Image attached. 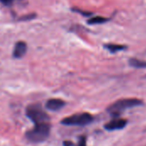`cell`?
I'll return each instance as SVG.
<instances>
[{
  "label": "cell",
  "instance_id": "cell-3",
  "mask_svg": "<svg viewBox=\"0 0 146 146\" xmlns=\"http://www.w3.org/2000/svg\"><path fill=\"white\" fill-rule=\"evenodd\" d=\"M27 116L36 125L48 122L50 116L43 110L40 104H31L26 110Z\"/></svg>",
  "mask_w": 146,
  "mask_h": 146
},
{
  "label": "cell",
  "instance_id": "cell-12",
  "mask_svg": "<svg viewBox=\"0 0 146 146\" xmlns=\"http://www.w3.org/2000/svg\"><path fill=\"white\" fill-rule=\"evenodd\" d=\"M15 0H0V2L4 5H10Z\"/></svg>",
  "mask_w": 146,
  "mask_h": 146
},
{
  "label": "cell",
  "instance_id": "cell-4",
  "mask_svg": "<svg viewBox=\"0 0 146 146\" xmlns=\"http://www.w3.org/2000/svg\"><path fill=\"white\" fill-rule=\"evenodd\" d=\"M93 121V116L89 113L75 114L68 117H65L61 123L65 126H86Z\"/></svg>",
  "mask_w": 146,
  "mask_h": 146
},
{
  "label": "cell",
  "instance_id": "cell-13",
  "mask_svg": "<svg viewBox=\"0 0 146 146\" xmlns=\"http://www.w3.org/2000/svg\"><path fill=\"white\" fill-rule=\"evenodd\" d=\"M63 145L64 146H74V144L71 141H65L63 142Z\"/></svg>",
  "mask_w": 146,
  "mask_h": 146
},
{
  "label": "cell",
  "instance_id": "cell-5",
  "mask_svg": "<svg viewBox=\"0 0 146 146\" xmlns=\"http://www.w3.org/2000/svg\"><path fill=\"white\" fill-rule=\"evenodd\" d=\"M127 121H126L125 119L115 118V119H113L112 121H110L109 123L105 124L104 127L108 131H115V130H119V129L124 128L127 126Z\"/></svg>",
  "mask_w": 146,
  "mask_h": 146
},
{
  "label": "cell",
  "instance_id": "cell-6",
  "mask_svg": "<svg viewBox=\"0 0 146 146\" xmlns=\"http://www.w3.org/2000/svg\"><path fill=\"white\" fill-rule=\"evenodd\" d=\"M64 106H65V102L59 98H50L45 104V107L51 111H57L62 108H63Z\"/></svg>",
  "mask_w": 146,
  "mask_h": 146
},
{
  "label": "cell",
  "instance_id": "cell-11",
  "mask_svg": "<svg viewBox=\"0 0 146 146\" xmlns=\"http://www.w3.org/2000/svg\"><path fill=\"white\" fill-rule=\"evenodd\" d=\"M77 146H86V139L85 136H81L80 138Z\"/></svg>",
  "mask_w": 146,
  "mask_h": 146
},
{
  "label": "cell",
  "instance_id": "cell-8",
  "mask_svg": "<svg viewBox=\"0 0 146 146\" xmlns=\"http://www.w3.org/2000/svg\"><path fill=\"white\" fill-rule=\"evenodd\" d=\"M129 64L130 66L136 68H146L145 61H141L136 58H131L129 60Z\"/></svg>",
  "mask_w": 146,
  "mask_h": 146
},
{
  "label": "cell",
  "instance_id": "cell-7",
  "mask_svg": "<svg viewBox=\"0 0 146 146\" xmlns=\"http://www.w3.org/2000/svg\"><path fill=\"white\" fill-rule=\"evenodd\" d=\"M27 44L23 41H19L15 44L13 50V56L15 58H21L27 52Z\"/></svg>",
  "mask_w": 146,
  "mask_h": 146
},
{
  "label": "cell",
  "instance_id": "cell-9",
  "mask_svg": "<svg viewBox=\"0 0 146 146\" xmlns=\"http://www.w3.org/2000/svg\"><path fill=\"white\" fill-rule=\"evenodd\" d=\"M105 48L108 49L110 52L112 53H115L117 51L122 50L125 49V46L123 45H119V44H105Z\"/></svg>",
  "mask_w": 146,
  "mask_h": 146
},
{
  "label": "cell",
  "instance_id": "cell-1",
  "mask_svg": "<svg viewBox=\"0 0 146 146\" xmlns=\"http://www.w3.org/2000/svg\"><path fill=\"white\" fill-rule=\"evenodd\" d=\"M141 104H142V101L138 98H124V99H120L115 102L114 104H112L107 109V111L113 116H118L124 110L133 107L140 106Z\"/></svg>",
  "mask_w": 146,
  "mask_h": 146
},
{
  "label": "cell",
  "instance_id": "cell-10",
  "mask_svg": "<svg viewBox=\"0 0 146 146\" xmlns=\"http://www.w3.org/2000/svg\"><path fill=\"white\" fill-rule=\"evenodd\" d=\"M108 19L107 18H104V17H102V16H96V17H93L92 19H90L88 21V23L89 24H101V23H104L105 21H107Z\"/></svg>",
  "mask_w": 146,
  "mask_h": 146
},
{
  "label": "cell",
  "instance_id": "cell-2",
  "mask_svg": "<svg viewBox=\"0 0 146 146\" xmlns=\"http://www.w3.org/2000/svg\"><path fill=\"white\" fill-rule=\"evenodd\" d=\"M50 125L48 122L36 124L34 127L26 133L27 139L33 143H40L44 141L50 135Z\"/></svg>",
  "mask_w": 146,
  "mask_h": 146
}]
</instances>
